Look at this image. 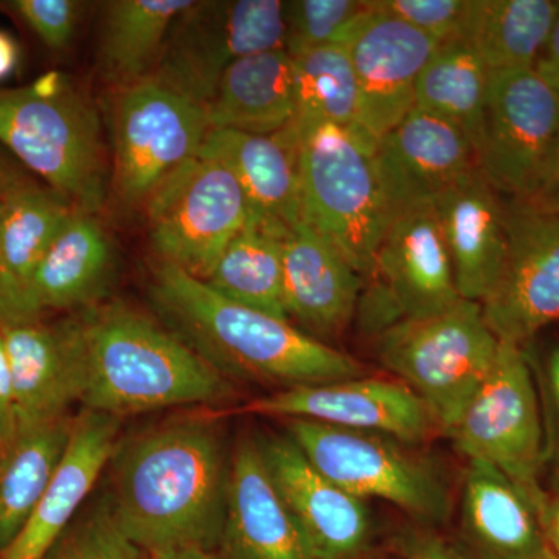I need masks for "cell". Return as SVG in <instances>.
Here are the masks:
<instances>
[{
    "label": "cell",
    "instance_id": "21",
    "mask_svg": "<svg viewBox=\"0 0 559 559\" xmlns=\"http://www.w3.org/2000/svg\"><path fill=\"white\" fill-rule=\"evenodd\" d=\"M2 331L16 392L20 429L69 417L80 403V326L76 316L43 318Z\"/></svg>",
    "mask_w": 559,
    "mask_h": 559
},
{
    "label": "cell",
    "instance_id": "45",
    "mask_svg": "<svg viewBox=\"0 0 559 559\" xmlns=\"http://www.w3.org/2000/svg\"><path fill=\"white\" fill-rule=\"evenodd\" d=\"M535 70L554 90L559 92V7L549 40L536 62Z\"/></svg>",
    "mask_w": 559,
    "mask_h": 559
},
{
    "label": "cell",
    "instance_id": "24",
    "mask_svg": "<svg viewBox=\"0 0 559 559\" xmlns=\"http://www.w3.org/2000/svg\"><path fill=\"white\" fill-rule=\"evenodd\" d=\"M455 549L465 559H540L547 551L527 498L495 466L468 460Z\"/></svg>",
    "mask_w": 559,
    "mask_h": 559
},
{
    "label": "cell",
    "instance_id": "33",
    "mask_svg": "<svg viewBox=\"0 0 559 559\" xmlns=\"http://www.w3.org/2000/svg\"><path fill=\"white\" fill-rule=\"evenodd\" d=\"M285 237L283 231L248 221L205 283L235 304L289 320L283 299Z\"/></svg>",
    "mask_w": 559,
    "mask_h": 559
},
{
    "label": "cell",
    "instance_id": "9",
    "mask_svg": "<svg viewBox=\"0 0 559 559\" xmlns=\"http://www.w3.org/2000/svg\"><path fill=\"white\" fill-rule=\"evenodd\" d=\"M282 0H193L176 17L150 80L207 106L235 61L285 50Z\"/></svg>",
    "mask_w": 559,
    "mask_h": 559
},
{
    "label": "cell",
    "instance_id": "50",
    "mask_svg": "<svg viewBox=\"0 0 559 559\" xmlns=\"http://www.w3.org/2000/svg\"><path fill=\"white\" fill-rule=\"evenodd\" d=\"M151 559V558H150Z\"/></svg>",
    "mask_w": 559,
    "mask_h": 559
},
{
    "label": "cell",
    "instance_id": "43",
    "mask_svg": "<svg viewBox=\"0 0 559 559\" xmlns=\"http://www.w3.org/2000/svg\"><path fill=\"white\" fill-rule=\"evenodd\" d=\"M400 554L404 559H465L455 549L428 528H411L401 535Z\"/></svg>",
    "mask_w": 559,
    "mask_h": 559
},
{
    "label": "cell",
    "instance_id": "27",
    "mask_svg": "<svg viewBox=\"0 0 559 559\" xmlns=\"http://www.w3.org/2000/svg\"><path fill=\"white\" fill-rule=\"evenodd\" d=\"M210 130L274 134L296 120L294 61L286 50L235 61L205 106Z\"/></svg>",
    "mask_w": 559,
    "mask_h": 559
},
{
    "label": "cell",
    "instance_id": "37",
    "mask_svg": "<svg viewBox=\"0 0 559 559\" xmlns=\"http://www.w3.org/2000/svg\"><path fill=\"white\" fill-rule=\"evenodd\" d=\"M7 10L24 21L51 50L68 49L79 28L84 3L76 0H10Z\"/></svg>",
    "mask_w": 559,
    "mask_h": 559
},
{
    "label": "cell",
    "instance_id": "16",
    "mask_svg": "<svg viewBox=\"0 0 559 559\" xmlns=\"http://www.w3.org/2000/svg\"><path fill=\"white\" fill-rule=\"evenodd\" d=\"M241 412L382 433L404 444L421 443L437 429L428 406L414 390L382 378L283 389L250 401Z\"/></svg>",
    "mask_w": 559,
    "mask_h": 559
},
{
    "label": "cell",
    "instance_id": "2",
    "mask_svg": "<svg viewBox=\"0 0 559 559\" xmlns=\"http://www.w3.org/2000/svg\"><path fill=\"white\" fill-rule=\"evenodd\" d=\"M150 294L167 329L226 378L293 389L366 373L358 360L289 320L235 304L170 261L154 264Z\"/></svg>",
    "mask_w": 559,
    "mask_h": 559
},
{
    "label": "cell",
    "instance_id": "32",
    "mask_svg": "<svg viewBox=\"0 0 559 559\" xmlns=\"http://www.w3.org/2000/svg\"><path fill=\"white\" fill-rule=\"evenodd\" d=\"M76 210L58 191L27 179L0 194L3 259L31 296L32 280L40 261Z\"/></svg>",
    "mask_w": 559,
    "mask_h": 559
},
{
    "label": "cell",
    "instance_id": "35",
    "mask_svg": "<svg viewBox=\"0 0 559 559\" xmlns=\"http://www.w3.org/2000/svg\"><path fill=\"white\" fill-rule=\"evenodd\" d=\"M366 10V0L285 2V50L296 58L319 47L337 44L348 25Z\"/></svg>",
    "mask_w": 559,
    "mask_h": 559
},
{
    "label": "cell",
    "instance_id": "12",
    "mask_svg": "<svg viewBox=\"0 0 559 559\" xmlns=\"http://www.w3.org/2000/svg\"><path fill=\"white\" fill-rule=\"evenodd\" d=\"M112 130L114 186L132 207L200 153L210 123L204 106L145 79L117 91Z\"/></svg>",
    "mask_w": 559,
    "mask_h": 559
},
{
    "label": "cell",
    "instance_id": "13",
    "mask_svg": "<svg viewBox=\"0 0 559 559\" xmlns=\"http://www.w3.org/2000/svg\"><path fill=\"white\" fill-rule=\"evenodd\" d=\"M559 130V92L535 69L489 72L477 168L500 197L525 200Z\"/></svg>",
    "mask_w": 559,
    "mask_h": 559
},
{
    "label": "cell",
    "instance_id": "4",
    "mask_svg": "<svg viewBox=\"0 0 559 559\" xmlns=\"http://www.w3.org/2000/svg\"><path fill=\"white\" fill-rule=\"evenodd\" d=\"M296 127L301 224L370 278L392 221L378 176L377 140L333 123Z\"/></svg>",
    "mask_w": 559,
    "mask_h": 559
},
{
    "label": "cell",
    "instance_id": "23",
    "mask_svg": "<svg viewBox=\"0 0 559 559\" xmlns=\"http://www.w3.org/2000/svg\"><path fill=\"white\" fill-rule=\"evenodd\" d=\"M462 299L484 301L506 264V209L479 168L433 200Z\"/></svg>",
    "mask_w": 559,
    "mask_h": 559
},
{
    "label": "cell",
    "instance_id": "15",
    "mask_svg": "<svg viewBox=\"0 0 559 559\" xmlns=\"http://www.w3.org/2000/svg\"><path fill=\"white\" fill-rule=\"evenodd\" d=\"M366 5L337 44L355 72L360 128L378 142L415 108L419 73L441 43Z\"/></svg>",
    "mask_w": 559,
    "mask_h": 559
},
{
    "label": "cell",
    "instance_id": "47",
    "mask_svg": "<svg viewBox=\"0 0 559 559\" xmlns=\"http://www.w3.org/2000/svg\"><path fill=\"white\" fill-rule=\"evenodd\" d=\"M151 559H226L221 557L216 550L198 549V547H189V549H179L167 551V554L150 557Z\"/></svg>",
    "mask_w": 559,
    "mask_h": 559
},
{
    "label": "cell",
    "instance_id": "25",
    "mask_svg": "<svg viewBox=\"0 0 559 559\" xmlns=\"http://www.w3.org/2000/svg\"><path fill=\"white\" fill-rule=\"evenodd\" d=\"M362 275L305 224L283 240V299L288 318L318 336L334 337L356 318Z\"/></svg>",
    "mask_w": 559,
    "mask_h": 559
},
{
    "label": "cell",
    "instance_id": "1",
    "mask_svg": "<svg viewBox=\"0 0 559 559\" xmlns=\"http://www.w3.org/2000/svg\"><path fill=\"white\" fill-rule=\"evenodd\" d=\"M230 457L210 418H187L120 440L109 462L114 520L148 557L218 549Z\"/></svg>",
    "mask_w": 559,
    "mask_h": 559
},
{
    "label": "cell",
    "instance_id": "7",
    "mask_svg": "<svg viewBox=\"0 0 559 559\" xmlns=\"http://www.w3.org/2000/svg\"><path fill=\"white\" fill-rule=\"evenodd\" d=\"M286 436L320 474L356 498L385 500L423 525L450 516L440 474L392 437L308 419H288Z\"/></svg>",
    "mask_w": 559,
    "mask_h": 559
},
{
    "label": "cell",
    "instance_id": "42",
    "mask_svg": "<svg viewBox=\"0 0 559 559\" xmlns=\"http://www.w3.org/2000/svg\"><path fill=\"white\" fill-rule=\"evenodd\" d=\"M20 433V415H17L16 392L5 342L0 331V451L9 448Z\"/></svg>",
    "mask_w": 559,
    "mask_h": 559
},
{
    "label": "cell",
    "instance_id": "10",
    "mask_svg": "<svg viewBox=\"0 0 559 559\" xmlns=\"http://www.w3.org/2000/svg\"><path fill=\"white\" fill-rule=\"evenodd\" d=\"M151 246L207 282L229 242L248 224L245 194L230 168L200 151L146 201Z\"/></svg>",
    "mask_w": 559,
    "mask_h": 559
},
{
    "label": "cell",
    "instance_id": "26",
    "mask_svg": "<svg viewBox=\"0 0 559 559\" xmlns=\"http://www.w3.org/2000/svg\"><path fill=\"white\" fill-rule=\"evenodd\" d=\"M116 252L95 215L76 210L47 250L32 280L40 311L87 310L108 296Z\"/></svg>",
    "mask_w": 559,
    "mask_h": 559
},
{
    "label": "cell",
    "instance_id": "17",
    "mask_svg": "<svg viewBox=\"0 0 559 559\" xmlns=\"http://www.w3.org/2000/svg\"><path fill=\"white\" fill-rule=\"evenodd\" d=\"M257 441L311 559L366 557L373 543V521L366 500L326 479L288 436Z\"/></svg>",
    "mask_w": 559,
    "mask_h": 559
},
{
    "label": "cell",
    "instance_id": "39",
    "mask_svg": "<svg viewBox=\"0 0 559 559\" xmlns=\"http://www.w3.org/2000/svg\"><path fill=\"white\" fill-rule=\"evenodd\" d=\"M524 348V347H522ZM530 366L538 389L544 433H546L547 466L559 457V342L547 349L543 358H535L527 348Z\"/></svg>",
    "mask_w": 559,
    "mask_h": 559
},
{
    "label": "cell",
    "instance_id": "36",
    "mask_svg": "<svg viewBox=\"0 0 559 559\" xmlns=\"http://www.w3.org/2000/svg\"><path fill=\"white\" fill-rule=\"evenodd\" d=\"M46 559H150L119 527L108 503L73 522Z\"/></svg>",
    "mask_w": 559,
    "mask_h": 559
},
{
    "label": "cell",
    "instance_id": "18",
    "mask_svg": "<svg viewBox=\"0 0 559 559\" xmlns=\"http://www.w3.org/2000/svg\"><path fill=\"white\" fill-rule=\"evenodd\" d=\"M377 168L393 218L411 205L436 200L476 170L477 159L455 124L414 108L378 140Z\"/></svg>",
    "mask_w": 559,
    "mask_h": 559
},
{
    "label": "cell",
    "instance_id": "41",
    "mask_svg": "<svg viewBox=\"0 0 559 559\" xmlns=\"http://www.w3.org/2000/svg\"><path fill=\"white\" fill-rule=\"evenodd\" d=\"M551 471L547 481H543L540 498L535 513L547 549L559 559V457L550 463Z\"/></svg>",
    "mask_w": 559,
    "mask_h": 559
},
{
    "label": "cell",
    "instance_id": "3",
    "mask_svg": "<svg viewBox=\"0 0 559 559\" xmlns=\"http://www.w3.org/2000/svg\"><path fill=\"white\" fill-rule=\"evenodd\" d=\"M76 319L84 409L121 419L234 395L227 378L178 334L128 305L98 304Z\"/></svg>",
    "mask_w": 559,
    "mask_h": 559
},
{
    "label": "cell",
    "instance_id": "20",
    "mask_svg": "<svg viewBox=\"0 0 559 559\" xmlns=\"http://www.w3.org/2000/svg\"><path fill=\"white\" fill-rule=\"evenodd\" d=\"M120 428L121 419L94 411L83 409L73 417L69 447L53 479L20 535L0 551V559L47 558L108 468L120 443Z\"/></svg>",
    "mask_w": 559,
    "mask_h": 559
},
{
    "label": "cell",
    "instance_id": "30",
    "mask_svg": "<svg viewBox=\"0 0 559 559\" xmlns=\"http://www.w3.org/2000/svg\"><path fill=\"white\" fill-rule=\"evenodd\" d=\"M73 417L20 429L16 439L0 451V551L20 535L36 509L72 433Z\"/></svg>",
    "mask_w": 559,
    "mask_h": 559
},
{
    "label": "cell",
    "instance_id": "14",
    "mask_svg": "<svg viewBox=\"0 0 559 559\" xmlns=\"http://www.w3.org/2000/svg\"><path fill=\"white\" fill-rule=\"evenodd\" d=\"M507 249L502 274L481 301L485 322L500 342L525 347L559 322V210L503 201Z\"/></svg>",
    "mask_w": 559,
    "mask_h": 559
},
{
    "label": "cell",
    "instance_id": "19",
    "mask_svg": "<svg viewBox=\"0 0 559 559\" xmlns=\"http://www.w3.org/2000/svg\"><path fill=\"white\" fill-rule=\"evenodd\" d=\"M226 559H311L272 479L259 441L245 437L230 455L218 549Z\"/></svg>",
    "mask_w": 559,
    "mask_h": 559
},
{
    "label": "cell",
    "instance_id": "8",
    "mask_svg": "<svg viewBox=\"0 0 559 559\" xmlns=\"http://www.w3.org/2000/svg\"><path fill=\"white\" fill-rule=\"evenodd\" d=\"M450 439L468 460L495 466L538 506L547 468L546 433L527 353L500 342L498 358Z\"/></svg>",
    "mask_w": 559,
    "mask_h": 559
},
{
    "label": "cell",
    "instance_id": "11",
    "mask_svg": "<svg viewBox=\"0 0 559 559\" xmlns=\"http://www.w3.org/2000/svg\"><path fill=\"white\" fill-rule=\"evenodd\" d=\"M367 280L356 318L364 333L377 337L396 323L440 314L462 300L433 201L393 215Z\"/></svg>",
    "mask_w": 559,
    "mask_h": 559
},
{
    "label": "cell",
    "instance_id": "38",
    "mask_svg": "<svg viewBox=\"0 0 559 559\" xmlns=\"http://www.w3.org/2000/svg\"><path fill=\"white\" fill-rule=\"evenodd\" d=\"M369 5L447 43L457 38L466 0H369Z\"/></svg>",
    "mask_w": 559,
    "mask_h": 559
},
{
    "label": "cell",
    "instance_id": "28",
    "mask_svg": "<svg viewBox=\"0 0 559 559\" xmlns=\"http://www.w3.org/2000/svg\"><path fill=\"white\" fill-rule=\"evenodd\" d=\"M559 0H466L457 38L489 72L535 69Z\"/></svg>",
    "mask_w": 559,
    "mask_h": 559
},
{
    "label": "cell",
    "instance_id": "31",
    "mask_svg": "<svg viewBox=\"0 0 559 559\" xmlns=\"http://www.w3.org/2000/svg\"><path fill=\"white\" fill-rule=\"evenodd\" d=\"M489 70L459 39L441 43L421 70L415 86V108L455 124L479 146L487 103Z\"/></svg>",
    "mask_w": 559,
    "mask_h": 559
},
{
    "label": "cell",
    "instance_id": "44",
    "mask_svg": "<svg viewBox=\"0 0 559 559\" xmlns=\"http://www.w3.org/2000/svg\"><path fill=\"white\" fill-rule=\"evenodd\" d=\"M520 201L527 202L533 207L559 210V130L532 193Z\"/></svg>",
    "mask_w": 559,
    "mask_h": 559
},
{
    "label": "cell",
    "instance_id": "6",
    "mask_svg": "<svg viewBox=\"0 0 559 559\" xmlns=\"http://www.w3.org/2000/svg\"><path fill=\"white\" fill-rule=\"evenodd\" d=\"M0 142L51 190L97 215L106 198L100 121L72 86L53 98L0 92Z\"/></svg>",
    "mask_w": 559,
    "mask_h": 559
},
{
    "label": "cell",
    "instance_id": "48",
    "mask_svg": "<svg viewBox=\"0 0 559 559\" xmlns=\"http://www.w3.org/2000/svg\"><path fill=\"white\" fill-rule=\"evenodd\" d=\"M24 179V176H22L20 171L11 168L9 162L0 156V194L5 193L7 190L22 182Z\"/></svg>",
    "mask_w": 559,
    "mask_h": 559
},
{
    "label": "cell",
    "instance_id": "29",
    "mask_svg": "<svg viewBox=\"0 0 559 559\" xmlns=\"http://www.w3.org/2000/svg\"><path fill=\"white\" fill-rule=\"evenodd\" d=\"M193 0H114L103 14L98 68L117 91L148 79L176 17Z\"/></svg>",
    "mask_w": 559,
    "mask_h": 559
},
{
    "label": "cell",
    "instance_id": "34",
    "mask_svg": "<svg viewBox=\"0 0 559 559\" xmlns=\"http://www.w3.org/2000/svg\"><path fill=\"white\" fill-rule=\"evenodd\" d=\"M293 58V57H290ZM297 124L333 123L362 130L359 94L352 61L342 44L293 58ZM364 131V130H362Z\"/></svg>",
    "mask_w": 559,
    "mask_h": 559
},
{
    "label": "cell",
    "instance_id": "49",
    "mask_svg": "<svg viewBox=\"0 0 559 559\" xmlns=\"http://www.w3.org/2000/svg\"><path fill=\"white\" fill-rule=\"evenodd\" d=\"M540 559H557L554 557V555L550 554V550L547 549L546 554H544V557Z\"/></svg>",
    "mask_w": 559,
    "mask_h": 559
},
{
    "label": "cell",
    "instance_id": "22",
    "mask_svg": "<svg viewBox=\"0 0 559 559\" xmlns=\"http://www.w3.org/2000/svg\"><path fill=\"white\" fill-rule=\"evenodd\" d=\"M201 151L223 160L240 183L250 223L288 234L300 219L299 130L274 134L210 130Z\"/></svg>",
    "mask_w": 559,
    "mask_h": 559
},
{
    "label": "cell",
    "instance_id": "40",
    "mask_svg": "<svg viewBox=\"0 0 559 559\" xmlns=\"http://www.w3.org/2000/svg\"><path fill=\"white\" fill-rule=\"evenodd\" d=\"M43 314L31 293L17 282L7 266L0 248V330L38 320Z\"/></svg>",
    "mask_w": 559,
    "mask_h": 559
},
{
    "label": "cell",
    "instance_id": "46",
    "mask_svg": "<svg viewBox=\"0 0 559 559\" xmlns=\"http://www.w3.org/2000/svg\"><path fill=\"white\" fill-rule=\"evenodd\" d=\"M20 46L10 33L0 31V83L11 76L20 64Z\"/></svg>",
    "mask_w": 559,
    "mask_h": 559
},
{
    "label": "cell",
    "instance_id": "5",
    "mask_svg": "<svg viewBox=\"0 0 559 559\" xmlns=\"http://www.w3.org/2000/svg\"><path fill=\"white\" fill-rule=\"evenodd\" d=\"M499 345L479 301L462 299L440 314L404 320L384 331L377 337V355L450 437L495 366Z\"/></svg>",
    "mask_w": 559,
    "mask_h": 559
}]
</instances>
